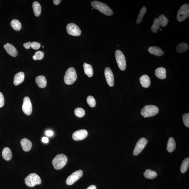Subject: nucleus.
Here are the masks:
<instances>
[{
  "label": "nucleus",
  "instance_id": "obj_1",
  "mask_svg": "<svg viewBox=\"0 0 189 189\" xmlns=\"http://www.w3.org/2000/svg\"><path fill=\"white\" fill-rule=\"evenodd\" d=\"M91 5L96 10L106 16L112 15L113 12L111 8L106 4L98 1H93L91 2Z\"/></svg>",
  "mask_w": 189,
  "mask_h": 189
},
{
  "label": "nucleus",
  "instance_id": "obj_2",
  "mask_svg": "<svg viewBox=\"0 0 189 189\" xmlns=\"http://www.w3.org/2000/svg\"><path fill=\"white\" fill-rule=\"evenodd\" d=\"M68 160L67 156L63 154H60L56 156L52 160V164L56 169L63 168L67 164Z\"/></svg>",
  "mask_w": 189,
  "mask_h": 189
},
{
  "label": "nucleus",
  "instance_id": "obj_3",
  "mask_svg": "<svg viewBox=\"0 0 189 189\" xmlns=\"http://www.w3.org/2000/svg\"><path fill=\"white\" fill-rule=\"evenodd\" d=\"M159 112L158 107L154 105H147L141 109V114L144 118L153 116Z\"/></svg>",
  "mask_w": 189,
  "mask_h": 189
},
{
  "label": "nucleus",
  "instance_id": "obj_4",
  "mask_svg": "<svg viewBox=\"0 0 189 189\" xmlns=\"http://www.w3.org/2000/svg\"><path fill=\"white\" fill-rule=\"evenodd\" d=\"M77 79V74L75 69L73 67L69 68L64 76V81L66 84L70 85L73 83Z\"/></svg>",
  "mask_w": 189,
  "mask_h": 189
},
{
  "label": "nucleus",
  "instance_id": "obj_5",
  "mask_svg": "<svg viewBox=\"0 0 189 189\" xmlns=\"http://www.w3.org/2000/svg\"><path fill=\"white\" fill-rule=\"evenodd\" d=\"M25 182L26 185L30 187H33L42 183V180L40 177L37 174L32 173L26 177Z\"/></svg>",
  "mask_w": 189,
  "mask_h": 189
},
{
  "label": "nucleus",
  "instance_id": "obj_6",
  "mask_svg": "<svg viewBox=\"0 0 189 189\" xmlns=\"http://www.w3.org/2000/svg\"><path fill=\"white\" fill-rule=\"evenodd\" d=\"M189 16V5L186 4L181 6L177 14V19L179 22L185 20Z\"/></svg>",
  "mask_w": 189,
  "mask_h": 189
},
{
  "label": "nucleus",
  "instance_id": "obj_7",
  "mask_svg": "<svg viewBox=\"0 0 189 189\" xmlns=\"http://www.w3.org/2000/svg\"><path fill=\"white\" fill-rule=\"evenodd\" d=\"M115 57L117 64L120 69L125 70L126 67V61L125 56L119 50L116 51Z\"/></svg>",
  "mask_w": 189,
  "mask_h": 189
},
{
  "label": "nucleus",
  "instance_id": "obj_8",
  "mask_svg": "<svg viewBox=\"0 0 189 189\" xmlns=\"http://www.w3.org/2000/svg\"><path fill=\"white\" fill-rule=\"evenodd\" d=\"M148 142V141L145 138H141L137 141L135 146L133 154L135 156L138 155L140 153L145 147Z\"/></svg>",
  "mask_w": 189,
  "mask_h": 189
},
{
  "label": "nucleus",
  "instance_id": "obj_9",
  "mask_svg": "<svg viewBox=\"0 0 189 189\" xmlns=\"http://www.w3.org/2000/svg\"><path fill=\"white\" fill-rule=\"evenodd\" d=\"M66 30L69 34L74 36H79L81 33L79 28L76 24L73 23H69L67 26Z\"/></svg>",
  "mask_w": 189,
  "mask_h": 189
},
{
  "label": "nucleus",
  "instance_id": "obj_10",
  "mask_svg": "<svg viewBox=\"0 0 189 189\" xmlns=\"http://www.w3.org/2000/svg\"><path fill=\"white\" fill-rule=\"evenodd\" d=\"M83 171L79 170L75 172L70 175L66 180V183L68 185H72L78 180L83 175Z\"/></svg>",
  "mask_w": 189,
  "mask_h": 189
},
{
  "label": "nucleus",
  "instance_id": "obj_11",
  "mask_svg": "<svg viewBox=\"0 0 189 189\" xmlns=\"http://www.w3.org/2000/svg\"><path fill=\"white\" fill-rule=\"evenodd\" d=\"M22 109L25 114L28 116L31 114L32 111V104L28 97H25L23 98Z\"/></svg>",
  "mask_w": 189,
  "mask_h": 189
},
{
  "label": "nucleus",
  "instance_id": "obj_12",
  "mask_svg": "<svg viewBox=\"0 0 189 189\" xmlns=\"http://www.w3.org/2000/svg\"><path fill=\"white\" fill-rule=\"evenodd\" d=\"M104 74L108 85L110 87L113 86L114 84V79L113 72L110 68L107 67L105 68Z\"/></svg>",
  "mask_w": 189,
  "mask_h": 189
},
{
  "label": "nucleus",
  "instance_id": "obj_13",
  "mask_svg": "<svg viewBox=\"0 0 189 189\" xmlns=\"http://www.w3.org/2000/svg\"><path fill=\"white\" fill-rule=\"evenodd\" d=\"M88 133L86 130L82 129L76 131L73 135V139L75 141H80L85 139L87 136Z\"/></svg>",
  "mask_w": 189,
  "mask_h": 189
},
{
  "label": "nucleus",
  "instance_id": "obj_14",
  "mask_svg": "<svg viewBox=\"0 0 189 189\" xmlns=\"http://www.w3.org/2000/svg\"><path fill=\"white\" fill-rule=\"evenodd\" d=\"M4 48L6 52L11 56L16 57L18 54V51L13 45L7 43V44L4 45Z\"/></svg>",
  "mask_w": 189,
  "mask_h": 189
},
{
  "label": "nucleus",
  "instance_id": "obj_15",
  "mask_svg": "<svg viewBox=\"0 0 189 189\" xmlns=\"http://www.w3.org/2000/svg\"><path fill=\"white\" fill-rule=\"evenodd\" d=\"M25 74L23 72H19L14 76V84L15 85L20 84L24 80Z\"/></svg>",
  "mask_w": 189,
  "mask_h": 189
},
{
  "label": "nucleus",
  "instance_id": "obj_16",
  "mask_svg": "<svg viewBox=\"0 0 189 189\" xmlns=\"http://www.w3.org/2000/svg\"><path fill=\"white\" fill-rule=\"evenodd\" d=\"M20 144L24 151L28 152L31 150L32 147L31 142L27 138H23L20 141Z\"/></svg>",
  "mask_w": 189,
  "mask_h": 189
},
{
  "label": "nucleus",
  "instance_id": "obj_17",
  "mask_svg": "<svg viewBox=\"0 0 189 189\" xmlns=\"http://www.w3.org/2000/svg\"><path fill=\"white\" fill-rule=\"evenodd\" d=\"M36 81L38 86L41 88H44L46 87L47 81L44 76H37L36 78Z\"/></svg>",
  "mask_w": 189,
  "mask_h": 189
},
{
  "label": "nucleus",
  "instance_id": "obj_18",
  "mask_svg": "<svg viewBox=\"0 0 189 189\" xmlns=\"http://www.w3.org/2000/svg\"><path fill=\"white\" fill-rule=\"evenodd\" d=\"M148 51L151 54L157 56H160L164 54V51L160 47L156 46L150 47Z\"/></svg>",
  "mask_w": 189,
  "mask_h": 189
},
{
  "label": "nucleus",
  "instance_id": "obj_19",
  "mask_svg": "<svg viewBox=\"0 0 189 189\" xmlns=\"http://www.w3.org/2000/svg\"><path fill=\"white\" fill-rule=\"evenodd\" d=\"M139 79L141 84L143 87L147 88L150 86L151 80L149 76L147 75H143L140 77Z\"/></svg>",
  "mask_w": 189,
  "mask_h": 189
},
{
  "label": "nucleus",
  "instance_id": "obj_20",
  "mask_svg": "<svg viewBox=\"0 0 189 189\" xmlns=\"http://www.w3.org/2000/svg\"><path fill=\"white\" fill-rule=\"evenodd\" d=\"M155 74L157 78L160 79H164L166 78V70L164 68L160 67L156 69Z\"/></svg>",
  "mask_w": 189,
  "mask_h": 189
},
{
  "label": "nucleus",
  "instance_id": "obj_21",
  "mask_svg": "<svg viewBox=\"0 0 189 189\" xmlns=\"http://www.w3.org/2000/svg\"><path fill=\"white\" fill-rule=\"evenodd\" d=\"M32 7L34 13L36 17H39L41 14V6L39 2H33Z\"/></svg>",
  "mask_w": 189,
  "mask_h": 189
},
{
  "label": "nucleus",
  "instance_id": "obj_22",
  "mask_svg": "<svg viewBox=\"0 0 189 189\" xmlns=\"http://www.w3.org/2000/svg\"><path fill=\"white\" fill-rule=\"evenodd\" d=\"M83 68L85 73L88 77L91 78L93 76V70L91 64L85 63L83 64Z\"/></svg>",
  "mask_w": 189,
  "mask_h": 189
},
{
  "label": "nucleus",
  "instance_id": "obj_23",
  "mask_svg": "<svg viewBox=\"0 0 189 189\" xmlns=\"http://www.w3.org/2000/svg\"><path fill=\"white\" fill-rule=\"evenodd\" d=\"M2 156L6 160H10L12 156V154L9 148L6 147L4 148L2 151Z\"/></svg>",
  "mask_w": 189,
  "mask_h": 189
},
{
  "label": "nucleus",
  "instance_id": "obj_24",
  "mask_svg": "<svg viewBox=\"0 0 189 189\" xmlns=\"http://www.w3.org/2000/svg\"><path fill=\"white\" fill-rule=\"evenodd\" d=\"M176 143L172 137H171L169 138L167 143V150L169 152H172L175 149Z\"/></svg>",
  "mask_w": 189,
  "mask_h": 189
},
{
  "label": "nucleus",
  "instance_id": "obj_25",
  "mask_svg": "<svg viewBox=\"0 0 189 189\" xmlns=\"http://www.w3.org/2000/svg\"><path fill=\"white\" fill-rule=\"evenodd\" d=\"M189 48L188 45L185 43H180L178 44L177 47V52L180 53H183L187 51Z\"/></svg>",
  "mask_w": 189,
  "mask_h": 189
},
{
  "label": "nucleus",
  "instance_id": "obj_26",
  "mask_svg": "<svg viewBox=\"0 0 189 189\" xmlns=\"http://www.w3.org/2000/svg\"><path fill=\"white\" fill-rule=\"evenodd\" d=\"M145 177L149 179H153L157 177V173L156 172L152 171L151 169H148L144 173Z\"/></svg>",
  "mask_w": 189,
  "mask_h": 189
},
{
  "label": "nucleus",
  "instance_id": "obj_27",
  "mask_svg": "<svg viewBox=\"0 0 189 189\" xmlns=\"http://www.w3.org/2000/svg\"><path fill=\"white\" fill-rule=\"evenodd\" d=\"M12 28L16 31H20L21 28V23L19 20L17 19H14L11 22Z\"/></svg>",
  "mask_w": 189,
  "mask_h": 189
},
{
  "label": "nucleus",
  "instance_id": "obj_28",
  "mask_svg": "<svg viewBox=\"0 0 189 189\" xmlns=\"http://www.w3.org/2000/svg\"><path fill=\"white\" fill-rule=\"evenodd\" d=\"M189 166V158H186L183 160L182 162L181 167H180V171L181 173H184L187 171Z\"/></svg>",
  "mask_w": 189,
  "mask_h": 189
},
{
  "label": "nucleus",
  "instance_id": "obj_29",
  "mask_svg": "<svg viewBox=\"0 0 189 189\" xmlns=\"http://www.w3.org/2000/svg\"><path fill=\"white\" fill-rule=\"evenodd\" d=\"M158 19L160 25L163 27L166 26L169 22L168 19L164 15L161 14Z\"/></svg>",
  "mask_w": 189,
  "mask_h": 189
},
{
  "label": "nucleus",
  "instance_id": "obj_30",
  "mask_svg": "<svg viewBox=\"0 0 189 189\" xmlns=\"http://www.w3.org/2000/svg\"><path fill=\"white\" fill-rule=\"evenodd\" d=\"M160 24L158 18L154 19L153 25L151 28V31L154 33H156L160 29Z\"/></svg>",
  "mask_w": 189,
  "mask_h": 189
},
{
  "label": "nucleus",
  "instance_id": "obj_31",
  "mask_svg": "<svg viewBox=\"0 0 189 189\" xmlns=\"http://www.w3.org/2000/svg\"><path fill=\"white\" fill-rule=\"evenodd\" d=\"M146 11H147V8L146 7H143L141 8L136 21L137 23H140L142 20L144 15L146 13Z\"/></svg>",
  "mask_w": 189,
  "mask_h": 189
},
{
  "label": "nucleus",
  "instance_id": "obj_32",
  "mask_svg": "<svg viewBox=\"0 0 189 189\" xmlns=\"http://www.w3.org/2000/svg\"><path fill=\"white\" fill-rule=\"evenodd\" d=\"M74 113L77 117H82L85 115V112L83 108H78L75 109Z\"/></svg>",
  "mask_w": 189,
  "mask_h": 189
},
{
  "label": "nucleus",
  "instance_id": "obj_33",
  "mask_svg": "<svg viewBox=\"0 0 189 189\" xmlns=\"http://www.w3.org/2000/svg\"><path fill=\"white\" fill-rule=\"evenodd\" d=\"M44 53L43 51H38L33 56V59L35 60H42L44 57Z\"/></svg>",
  "mask_w": 189,
  "mask_h": 189
},
{
  "label": "nucleus",
  "instance_id": "obj_34",
  "mask_svg": "<svg viewBox=\"0 0 189 189\" xmlns=\"http://www.w3.org/2000/svg\"><path fill=\"white\" fill-rule=\"evenodd\" d=\"M88 104L91 107H94L96 105V101L93 96H89L87 98Z\"/></svg>",
  "mask_w": 189,
  "mask_h": 189
},
{
  "label": "nucleus",
  "instance_id": "obj_35",
  "mask_svg": "<svg viewBox=\"0 0 189 189\" xmlns=\"http://www.w3.org/2000/svg\"><path fill=\"white\" fill-rule=\"evenodd\" d=\"M184 123L187 127H189V114H184L182 116Z\"/></svg>",
  "mask_w": 189,
  "mask_h": 189
},
{
  "label": "nucleus",
  "instance_id": "obj_36",
  "mask_svg": "<svg viewBox=\"0 0 189 189\" xmlns=\"http://www.w3.org/2000/svg\"><path fill=\"white\" fill-rule=\"evenodd\" d=\"M31 47L34 50H38L40 48L41 44L37 42H33L31 43Z\"/></svg>",
  "mask_w": 189,
  "mask_h": 189
},
{
  "label": "nucleus",
  "instance_id": "obj_37",
  "mask_svg": "<svg viewBox=\"0 0 189 189\" xmlns=\"http://www.w3.org/2000/svg\"><path fill=\"white\" fill-rule=\"evenodd\" d=\"M5 103L4 97L3 94L0 92V108L3 107Z\"/></svg>",
  "mask_w": 189,
  "mask_h": 189
},
{
  "label": "nucleus",
  "instance_id": "obj_38",
  "mask_svg": "<svg viewBox=\"0 0 189 189\" xmlns=\"http://www.w3.org/2000/svg\"><path fill=\"white\" fill-rule=\"evenodd\" d=\"M31 42H29L23 44V46L26 49H29L31 47Z\"/></svg>",
  "mask_w": 189,
  "mask_h": 189
},
{
  "label": "nucleus",
  "instance_id": "obj_39",
  "mask_svg": "<svg viewBox=\"0 0 189 189\" xmlns=\"http://www.w3.org/2000/svg\"><path fill=\"white\" fill-rule=\"evenodd\" d=\"M46 135L47 136L51 137L53 136V132L52 131L48 130L46 132Z\"/></svg>",
  "mask_w": 189,
  "mask_h": 189
},
{
  "label": "nucleus",
  "instance_id": "obj_40",
  "mask_svg": "<svg viewBox=\"0 0 189 189\" xmlns=\"http://www.w3.org/2000/svg\"><path fill=\"white\" fill-rule=\"evenodd\" d=\"M42 141L44 143H48L49 141V139L47 137H43L42 139Z\"/></svg>",
  "mask_w": 189,
  "mask_h": 189
},
{
  "label": "nucleus",
  "instance_id": "obj_41",
  "mask_svg": "<svg viewBox=\"0 0 189 189\" xmlns=\"http://www.w3.org/2000/svg\"><path fill=\"white\" fill-rule=\"evenodd\" d=\"M61 0H54L53 3L55 5H57L61 3Z\"/></svg>",
  "mask_w": 189,
  "mask_h": 189
},
{
  "label": "nucleus",
  "instance_id": "obj_42",
  "mask_svg": "<svg viewBox=\"0 0 189 189\" xmlns=\"http://www.w3.org/2000/svg\"><path fill=\"white\" fill-rule=\"evenodd\" d=\"M87 189H96V187L95 186L91 185L88 187Z\"/></svg>",
  "mask_w": 189,
  "mask_h": 189
},
{
  "label": "nucleus",
  "instance_id": "obj_43",
  "mask_svg": "<svg viewBox=\"0 0 189 189\" xmlns=\"http://www.w3.org/2000/svg\"><path fill=\"white\" fill-rule=\"evenodd\" d=\"M160 31H162V29H160Z\"/></svg>",
  "mask_w": 189,
  "mask_h": 189
}]
</instances>
